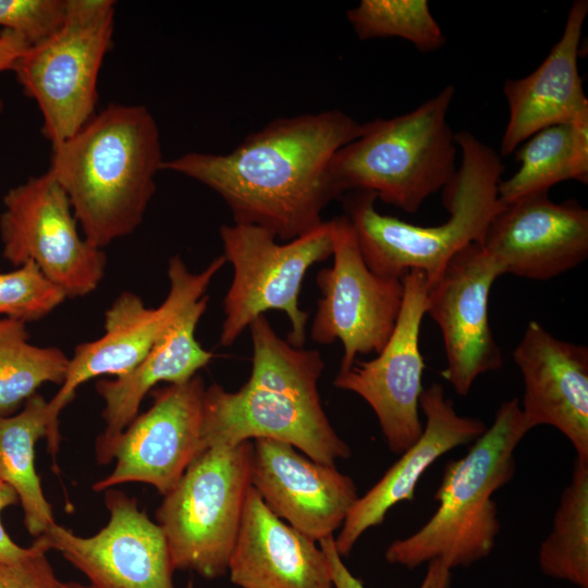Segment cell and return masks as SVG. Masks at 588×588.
<instances>
[{
	"label": "cell",
	"mask_w": 588,
	"mask_h": 588,
	"mask_svg": "<svg viewBox=\"0 0 588 588\" xmlns=\"http://www.w3.org/2000/svg\"><path fill=\"white\" fill-rule=\"evenodd\" d=\"M19 503V498L12 487L0 479V515L3 510ZM30 547L23 548L15 543L7 532L0 518V560H16L26 555Z\"/></svg>",
	"instance_id": "cell-34"
},
{
	"label": "cell",
	"mask_w": 588,
	"mask_h": 588,
	"mask_svg": "<svg viewBox=\"0 0 588 588\" xmlns=\"http://www.w3.org/2000/svg\"><path fill=\"white\" fill-rule=\"evenodd\" d=\"M318 543L328 558L333 588H366L345 565L335 548L334 536L322 539ZM427 564V571L419 588H450L452 569L439 560L430 561Z\"/></svg>",
	"instance_id": "cell-32"
},
{
	"label": "cell",
	"mask_w": 588,
	"mask_h": 588,
	"mask_svg": "<svg viewBox=\"0 0 588 588\" xmlns=\"http://www.w3.org/2000/svg\"><path fill=\"white\" fill-rule=\"evenodd\" d=\"M208 301L205 295L188 308L132 370L96 382V391L105 403L102 418L106 424L96 440L99 464L113 461L115 441L136 418L143 400L158 383L186 382L212 359L213 354L205 350L195 336Z\"/></svg>",
	"instance_id": "cell-23"
},
{
	"label": "cell",
	"mask_w": 588,
	"mask_h": 588,
	"mask_svg": "<svg viewBox=\"0 0 588 588\" xmlns=\"http://www.w3.org/2000/svg\"><path fill=\"white\" fill-rule=\"evenodd\" d=\"M503 275L478 243L455 254L428 287L426 315L439 326L446 356L441 376L465 396L480 376L499 369L502 353L489 322V296Z\"/></svg>",
	"instance_id": "cell-16"
},
{
	"label": "cell",
	"mask_w": 588,
	"mask_h": 588,
	"mask_svg": "<svg viewBox=\"0 0 588 588\" xmlns=\"http://www.w3.org/2000/svg\"><path fill=\"white\" fill-rule=\"evenodd\" d=\"M588 1L571 5L563 34L543 62L529 75L503 86L510 115L500 152L511 155L537 132L571 124L588 114V99L578 71V52Z\"/></svg>",
	"instance_id": "cell-22"
},
{
	"label": "cell",
	"mask_w": 588,
	"mask_h": 588,
	"mask_svg": "<svg viewBox=\"0 0 588 588\" xmlns=\"http://www.w3.org/2000/svg\"><path fill=\"white\" fill-rule=\"evenodd\" d=\"M206 387L197 373L186 382L151 391L150 407L124 429L114 443L113 470L93 485L106 491L126 482L152 486L166 495L204 451Z\"/></svg>",
	"instance_id": "cell-14"
},
{
	"label": "cell",
	"mask_w": 588,
	"mask_h": 588,
	"mask_svg": "<svg viewBox=\"0 0 588 588\" xmlns=\"http://www.w3.org/2000/svg\"><path fill=\"white\" fill-rule=\"evenodd\" d=\"M250 486L274 515L317 542L334 536L359 497L335 465L262 438L253 441Z\"/></svg>",
	"instance_id": "cell-18"
},
{
	"label": "cell",
	"mask_w": 588,
	"mask_h": 588,
	"mask_svg": "<svg viewBox=\"0 0 588 588\" xmlns=\"http://www.w3.org/2000/svg\"><path fill=\"white\" fill-rule=\"evenodd\" d=\"M65 299V294L33 261L0 272V318L38 321Z\"/></svg>",
	"instance_id": "cell-29"
},
{
	"label": "cell",
	"mask_w": 588,
	"mask_h": 588,
	"mask_svg": "<svg viewBox=\"0 0 588 588\" xmlns=\"http://www.w3.org/2000/svg\"><path fill=\"white\" fill-rule=\"evenodd\" d=\"M573 180L588 183V114L573 123Z\"/></svg>",
	"instance_id": "cell-33"
},
{
	"label": "cell",
	"mask_w": 588,
	"mask_h": 588,
	"mask_svg": "<svg viewBox=\"0 0 588 588\" xmlns=\"http://www.w3.org/2000/svg\"><path fill=\"white\" fill-rule=\"evenodd\" d=\"M51 147L48 171L66 194L84 237L103 249L134 233L164 160L149 109L110 103Z\"/></svg>",
	"instance_id": "cell-3"
},
{
	"label": "cell",
	"mask_w": 588,
	"mask_h": 588,
	"mask_svg": "<svg viewBox=\"0 0 588 588\" xmlns=\"http://www.w3.org/2000/svg\"><path fill=\"white\" fill-rule=\"evenodd\" d=\"M228 572L240 588H333L319 543L274 515L252 486Z\"/></svg>",
	"instance_id": "cell-21"
},
{
	"label": "cell",
	"mask_w": 588,
	"mask_h": 588,
	"mask_svg": "<svg viewBox=\"0 0 588 588\" xmlns=\"http://www.w3.org/2000/svg\"><path fill=\"white\" fill-rule=\"evenodd\" d=\"M331 221L333 264L317 274L321 292L310 329L316 343L343 345L339 371L347 370L358 355H376L388 342L404 295L402 279L372 272L360 253L345 215Z\"/></svg>",
	"instance_id": "cell-12"
},
{
	"label": "cell",
	"mask_w": 588,
	"mask_h": 588,
	"mask_svg": "<svg viewBox=\"0 0 588 588\" xmlns=\"http://www.w3.org/2000/svg\"><path fill=\"white\" fill-rule=\"evenodd\" d=\"M47 407L35 393L19 413L0 417V479L17 494L24 525L35 538L56 524L35 467V444L47 434Z\"/></svg>",
	"instance_id": "cell-24"
},
{
	"label": "cell",
	"mask_w": 588,
	"mask_h": 588,
	"mask_svg": "<svg viewBox=\"0 0 588 588\" xmlns=\"http://www.w3.org/2000/svg\"><path fill=\"white\" fill-rule=\"evenodd\" d=\"M252 369L236 391L212 383L205 391L203 443L235 446L252 439L291 444L328 465L351 457L350 445L332 427L321 404L318 381L324 362L317 350L294 347L266 315L249 324Z\"/></svg>",
	"instance_id": "cell-2"
},
{
	"label": "cell",
	"mask_w": 588,
	"mask_h": 588,
	"mask_svg": "<svg viewBox=\"0 0 588 588\" xmlns=\"http://www.w3.org/2000/svg\"><path fill=\"white\" fill-rule=\"evenodd\" d=\"M59 588H94L90 585H83L77 581H60Z\"/></svg>",
	"instance_id": "cell-36"
},
{
	"label": "cell",
	"mask_w": 588,
	"mask_h": 588,
	"mask_svg": "<svg viewBox=\"0 0 588 588\" xmlns=\"http://www.w3.org/2000/svg\"><path fill=\"white\" fill-rule=\"evenodd\" d=\"M28 339L25 322L0 318V417L15 414L44 383L61 385L65 380L70 357Z\"/></svg>",
	"instance_id": "cell-26"
},
{
	"label": "cell",
	"mask_w": 588,
	"mask_h": 588,
	"mask_svg": "<svg viewBox=\"0 0 588 588\" xmlns=\"http://www.w3.org/2000/svg\"><path fill=\"white\" fill-rule=\"evenodd\" d=\"M455 88L411 112L366 122L365 132L331 157L326 179L333 199L371 192L406 212H416L457 171V146L446 117Z\"/></svg>",
	"instance_id": "cell-6"
},
{
	"label": "cell",
	"mask_w": 588,
	"mask_h": 588,
	"mask_svg": "<svg viewBox=\"0 0 588 588\" xmlns=\"http://www.w3.org/2000/svg\"><path fill=\"white\" fill-rule=\"evenodd\" d=\"M30 44L26 38L13 30H0V74L12 71L17 59L26 51ZM4 109V102L0 97V113Z\"/></svg>",
	"instance_id": "cell-35"
},
{
	"label": "cell",
	"mask_w": 588,
	"mask_h": 588,
	"mask_svg": "<svg viewBox=\"0 0 588 588\" xmlns=\"http://www.w3.org/2000/svg\"><path fill=\"white\" fill-rule=\"evenodd\" d=\"M219 234L223 256L233 267L220 344L231 346L259 316L280 310L291 324L286 341L304 347L308 313L299 308L298 296L308 269L332 256L331 221L284 244L255 224H223Z\"/></svg>",
	"instance_id": "cell-9"
},
{
	"label": "cell",
	"mask_w": 588,
	"mask_h": 588,
	"mask_svg": "<svg viewBox=\"0 0 588 588\" xmlns=\"http://www.w3.org/2000/svg\"><path fill=\"white\" fill-rule=\"evenodd\" d=\"M253 442L201 451L156 511L174 569L228 573L250 487Z\"/></svg>",
	"instance_id": "cell-7"
},
{
	"label": "cell",
	"mask_w": 588,
	"mask_h": 588,
	"mask_svg": "<svg viewBox=\"0 0 588 588\" xmlns=\"http://www.w3.org/2000/svg\"><path fill=\"white\" fill-rule=\"evenodd\" d=\"M538 565L548 577L588 588V460H574L551 531L540 543Z\"/></svg>",
	"instance_id": "cell-25"
},
{
	"label": "cell",
	"mask_w": 588,
	"mask_h": 588,
	"mask_svg": "<svg viewBox=\"0 0 588 588\" xmlns=\"http://www.w3.org/2000/svg\"><path fill=\"white\" fill-rule=\"evenodd\" d=\"M419 407L426 424L415 443L364 494L347 514L334 543L347 556L359 538L383 523L388 512L402 501H411L422 474L451 450L474 442L486 428L482 420L460 415L440 383L424 389Z\"/></svg>",
	"instance_id": "cell-20"
},
{
	"label": "cell",
	"mask_w": 588,
	"mask_h": 588,
	"mask_svg": "<svg viewBox=\"0 0 588 588\" xmlns=\"http://www.w3.org/2000/svg\"><path fill=\"white\" fill-rule=\"evenodd\" d=\"M66 0H0V27L23 35L35 45L62 24Z\"/></svg>",
	"instance_id": "cell-30"
},
{
	"label": "cell",
	"mask_w": 588,
	"mask_h": 588,
	"mask_svg": "<svg viewBox=\"0 0 588 588\" xmlns=\"http://www.w3.org/2000/svg\"><path fill=\"white\" fill-rule=\"evenodd\" d=\"M454 139L462 162L443 187V206L450 212L445 222L422 226L380 213L371 192H351L341 197L363 258L378 275L402 279L416 269L425 273L429 287L455 254L470 243L481 244L501 207L498 185L504 164L473 134L458 132Z\"/></svg>",
	"instance_id": "cell-4"
},
{
	"label": "cell",
	"mask_w": 588,
	"mask_h": 588,
	"mask_svg": "<svg viewBox=\"0 0 588 588\" xmlns=\"http://www.w3.org/2000/svg\"><path fill=\"white\" fill-rule=\"evenodd\" d=\"M402 282V307L383 348L370 360H356L334 379L336 388L357 394L371 407L394 454L407 450L424 429L418 412L425 368L419 335L428 285L425 273L416 269Z\"/></svg>",
	"instance_id": "cell-13"
},
{
	"label": "cell",
	"mask_w": 588,
	"mask_h": 588,
	"mask_svg": "<svg viewBox=\"0 0 588 588\" xmlns=\"http://www.w3.org/2000/svg\"><path fill=\"white\" fill-rule=\"evenodd\" d=\"M530 430L519 400L502 402L467 453L445 465L432 516L408 537L391 542L387 562L414 569L439 560L453 569L486 559L501 528L492 495L514 477L516 448Z\"/></svg>",
	"instance_id": "cell-5"
},
{
	"label": "cell",
	"mask_w": 588,
	"mask_h": 588,
	"mask_svg": "<svg viewBox=\"0 0 588 588\" xmlns=\"http://www.w3.org/2000/svg\"><path fill=\"white\" fill-rule=\"evenodd\" d=\"M226 264L216 257L200 272L191 271L180 255L168 264L169 291L157 307H147L135 293L122 292L105 313V332L93 341L78 344L70 357L64 382L47 407V449L56 460L59 444V416L75 397L79 385L101 376L119 377L132 370L155 346L170 327L206 292Z\"/></svg>",
	"instance_id": "cell-10"
},
{
	"label": "cell",
	"mask_w": 588,
	"mask_h": 588,
	"mask_svg": "<svg viewBox=\"0 0 588 588\" xmlns=\"http://www.w3.org/2000/svg\"><path fill=\"white\" fill-rule=\"evenodd\" d=\"M42 537L35 539L29 552L16 560H0V588H59L60 580L47 558Z\"/></svg>",
	"instance_id": "cell-31"
},
{
	"label": "cell",
	"mask_w": 588,
	"mask_h": 588,
	"mask_svg": "<svg viewBox=\"0 0 588 588\" xmlns=\"http://www.w3.org/2000/svg\"><path fill=\"white\" fill-rule=\"evenodd\" d=\"M366 130L339 109L278 118L225 154L189 151L161 170L217 193L234 223L255 224L291 241L319 226L333 199L326 170L333 154Z\"/></svg>",
	"instance_id": "cell-1"
},
{
	"label": "cell",
	"mask_w": 588,
	"mask_h": 588,
	"mask_svg": "<svg viewBox=\"0 0 588 588\" xmlns=\"http://www.w3.org/2000/svg\"><path fill=\"white\" fill-rule=\"evenodd\" d=\"M525 142L516 152L518 170L498 185V197L502 204L548 193L553 185L573 180L571 124L546 127Z\"/></svg>",
	"instance_id": "cell-27"
},
{
	"label": "cell",
	"mask_w": 588,
	"mask_h": 588,
	"mask_svg": "<svg viewBox=\"0 0 588 588\" xmlns=\"http://www.w3.org/2000/svg\"><path fill=\"white\" fill-rule=\"evenodd\" d=\"M109 520L97 534L81 537L58 525L42 536L79 569L94 588H175V571L160 526L125 492L106 490Z\"/></svg>",
	"instance_id": "cell-15"
},
{
	"label": "cell",
	"mask_w": 588,
	"mask_h": 588,
	"mask_svg": "<svg viewBox=\"0 0 588 588\" xmlns=\"http://www.w3.org/2000/svg\"><path fill=\"white\" fill-rule=\"evenodd\" d=\"M502 274L549 280L588 257V210L576 200L552 201L548 193L502 204L482 242Z\"/></svg>",
	"instance_id": "cell-17"
},
{
	"label": "cell",
	"mask_w": 588,
	"mask_h": 588,
	"mask_svg": "<svg viewBox=\"0 0 588 588\" xmlns=\"http://www.w3.org/2000/svg\"><path fill=\"white\" fill-rule=\"evenodd\" d=\"M115 2L66 0L61 26L29 46L13 66L23 94L42 115V135L57 145L95 114L98 77L112 47Z\"/></svg>",
	"instance_id": "cell-8"
},
{
	"label": "cell",
	"mask_w": 588,
	"mask_h": 588,
	"mask_svg": "<svg viewBox=\"0 0 588 588\" xmlns=\"http://www.w3.org/2000/svg\"><path fill=\"white\" fill-rule=\"evenodd\" d=\"M2 201L0 237L7 261L15 267L33 261L66 298L99 286L106 253L79 233L71 203L48 170L11 187Z\"/></svg>",
	"instance_id": "cell-11"
},
{
	"label": "cell",
	"mask_w": 588,
	"mask_h": 588,
	"mask_svg": "<svg viewBox=\"0 0 588 588\" xmlns=\"http://www.w3.org/2000/svg\"><path fill=\"white\" fill-rule=\"evenodd\" d=\"M346 17L362 40L399 37L420 52L434 51L446 40L426 0H362Z\"/></svg>",
	"instance_id": "cell-28"
},
{
	"label": "cell",
	"mask_w": 588,
	"mask_h": 588,
	"mask_svg": "<svg viewBox=\"0 0 588 588\" xmlns=\"http://www.w3.org/2000/svg\"><path fill=\"white\" fill-rule=\"evenodd\" d=\"M524 384L519 406L531 429L551 426L588 460V348L530 321L513 351Z\"/></svg>",
	"instance_id": "cell-19"
}]
</instances>
